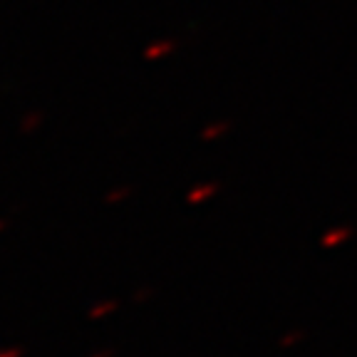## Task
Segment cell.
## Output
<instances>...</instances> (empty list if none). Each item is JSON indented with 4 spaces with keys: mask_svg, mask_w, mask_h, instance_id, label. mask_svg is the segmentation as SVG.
<instances>
[{
    "mask_svg": "<svg viewBox=\"0 0 357 357\" xmlns=\"http://www.w3.org/2000/svg\"><path fill=\"white\" fill-rule=\"evenodd\" d=\"M0 357H22V350L20 347H10V350H3Z\"/></svg>",
    "mask_w": 357,
    "mask_h": 357,
    "instance_id": "obj_2",
    "label": "cell"
},
{
    "mask_svg": "<svg viewBox=\"0 0 357 357\" xmlns=\"http://www.w3.org/2000/svg\"><path fill=\"white\" fill-rule=\"evenodd\" d=\"M119 307V303L117 301H102V303H97L92 310H89V318L92 320H100V318H107L109 312H114Z\"/></svg>",
    "mask_w": 357,
    "mask_h": 357,
    "instance_id": "obj_1",
    "label": "cell"
},
{
    "mask_svg": "<svg viewBox=\"0 0 357 357\" xmlns=\"http://www.w3.org/2000/svg\"><path fill=\"white\" fill-rule=\"evenodd\" d=\"M114 355V350H102V352H95V355H89V357H112Z\"/></svg>",
    "mask_w": 357,
    "mask_h": 357,
    "instance_id": "obj_3",
    "label": "cell"
},
{
    "mask_svg": "<svg viewBox=\"0 0 357 357\" xmlns=\"http://www.w3.org/2000/svg\"><path fill=\"white\" fill-rule=\"evenodd\" d=\"M0 229H3V223H0Z\"/></svg>",
    "mask_w": 357,
    "mask_h": 357,
    "instance_id": "obj_4",
    "label": "cell"
}]
</instances>
